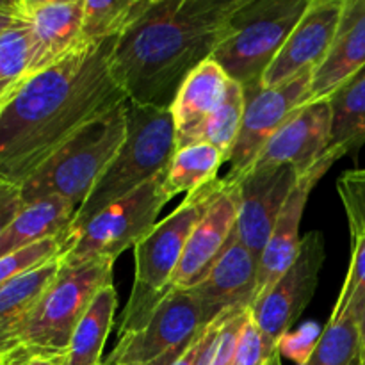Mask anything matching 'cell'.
Masks as SVG:
<instances>
[{
	"label": "cell",
	"mask_w": 365,
	"mask_h": 365,
	"mask_svg": "<svg viewBox=\"0 0 365 365\" xmlns=\"http://www.w3.org/2000/svg\"><path fill=\"white\" fill-rule=\"evenodd\" d=\"M116 41L84 43L2 103L0 180L20 187L86 125L127 102L110 64Z\"/></svg>",
	"instance_id": "6da1fadb"
},
{
	"label": "cell",
	"mask_w": 365,
	"mask_h": 365,
	"mask_svg": "<svg viewBox=\"0 0 365 365\" xmlns=\"http://www.w3.org/2000/svg\"><path fill=\"white\" fill-rule=\"evenodd\" d=\"M242 0H153L118 38L114 77L128 102L170 109L178 88L210 59Z\"/></svg>",
	"instance_id": "7a4b0ae2"
},
{
	"label": "cell",
	"mask_w": 365,
	"mask_h": 365,
	"mask_svg": "<svg viewBox=\"0 0 365 365\" xmlns=\"http://www.w3.org/2000/svg\"><path fill=\"white\" fill-rule=\"evenodd\" d=\"M225 187L227 178H217L212 184L187 195L170 216L159 221L134 246V287L121 317L120 337L139 330L170 294V282L192 230Z\"/></svg>",
	"instance_id": "3957f363"
},
{
	"label": "cell",
	"mask_w": 365,
	"mask_h": 365,
	"mask_svg": "<svg viewBox=\"0 0 365 365\" xmlns=\"http://www.w3.org/2000/svg\"><path fill=\"white\" fill-rule=\"evenodd\" d=\"M177 152V132L170 109L127 100V135L91 195L78 207L68 232L130 195L143 184L168 170Z\"/></svg>",
	"instance_id": "277c9868"
},
{
	"label": "cell",
	"mask_w": 365,
	"mask_h": 365,
	"mask_svg": "<svg viewBox=\"0 0 365 365\" xmlns=\"http://www.w3.org/2000/svg\"><path fill=\"white\" fill-rule=\"evenodd\" d=\"M127 135V102L96 118L57 150L20 185L24 205L43 198H63L78 207L88 200Z\"/></svg>",
	"instance_id": "5b68a950"
},
{
	"label": "cell",
	"mask_w": 365,
	"mask_h": 365,
	"mask_svg": "<svg viewBox=\"0 0 365 365\" xmlns=\"http://www.w3.org/2000/svg\"><path fill=\"white\" fill-rule=\"evenodd\" d=\"M113 266L114 260L109 259L81 264L61 260L59 273L11 335L9 348L18 346L61 359L96 292L113 284Z\"/></svg>",
	"instance_id": "8992f818"
},
{
	"label": "cell",
	"mask_w": 365,
	"mask_h": 365,
	"mask_svg": "<svg viewBox=\"0 0 365 365\" xmlns=\"http://www.w3.org/2000/svg\"><path fill=\"white\" fill-rule=\"evenodd\" d=\"M310 0H242L212 59L239 86H252L278 56Z\"/></svg>",
	"instance_id": "52a82bcc"
},
{
	"label": "cell",
	"mask_w": 365,
	"mask_h": 365,
	"mask_svg": "<svg viewBox=\"0 0 365 365\" xmlns=\"http://www.w3.org/2000/svg\"><path fill=\"white\" fill-rule=\"evenodd\" d=\"M170 200L166 171H163L130 195L100 210L82 227L66 232L61 260L66 264L95 259L116 260L155 227L160 210Z\"/></svg>",
	"instance_id": "ba28073f"
},
{
	"label": "cell",
	"mask_w": 365,
	"mask_h": 365,
	"mask_svg": "<svg viewBox=\"0 0 365 365\" xmlns=\"http://www.w3.org/2000/svg\"><path fill=\"white\" fill-rule=\"evenodd\" d=\"M207 327L189 291L170 292L139 330L118 339L102 365H173Z\"/></svg>",
	"instance_id": "9c48e42d"
},
{
	"label": "cell",
	"mask_w": 365,
	"mask_h": 365,
	"mask_svg": "<svg viewBox=\"0 0 365 365\" xmlns=\"http://www.w3.org/2000/svg\"><path fill=\"white\" fill-rule=\"evenodd\" d=\"M312 73L303 71L292 81L273 88H264L260 82L245 86V113L232 155L230 170L225 178L237 182L248 173L262 153L269 139L298 113L312 102Z\"/></svg>",
	"instance_id": "30bf717a"
},
{
	"label": "cell",
	"mask_w": 365,
	"mask_h": 365,
	"mask_svg": "<svg viewBox=\"0 0 365 365\" xmlns=\"http://www.w3.org/2000/svg\"><path fill=\"white\" fill-rule=\"evenodd\" d=\"M324 260V235L321 232L305 234L291 267L252 307V314L269 353L278 351V341L292 330L312 302Z\"/></svg>",
	"instance_id": "8fae6325"
},
{
	"label": "cell",
	"mask_w": 365,
	"mask_h": 365,
	"mask_svg": "<svg viewBox=\"0 0 365 365\" xmlns=\"http://www.w3.org/2000/svg\"><path fill=\"white\" fill-rule=\"evenodd\" d=\"M346 155V150L341 146H330L323 159L317 160L309 171L298 175L294 187L289 192L284 207L277 217L273 232L269 235L266 248L259 260V278H257V291H255V305L271 287L274 282L291 267L294 262L296 255L302 246V235H299V227H302L303 212H305L307 202L316 187L317 182L328 173L331 166L339 159ZM252 305V307H253Z\"/></svg>",
	"instance_id": "7c38bea8"
},
{
	"label": "cell",
	"mask_w": 365,
	"mask_h": 365,
	"mask_svg": "<svg viewBox=\"0 0 365 365\" xmlns=\"http://www.w3.org/2000/svg\"><path fill=\"white\" fill-rule=\"evenodd\" d=\"M259 259L246 248L234 230L227 248L205 277L187 289L202 312L203 323L210 324L223 314L252 309L255 302Z\"/></svg>",
	"instance_id": "4fadbf2b"
},
{
	"label": "cell",
	"mask_w": 365,
	"mask_h": 365,
	"mask_svg": "<svg viewBox=\"0 0 365 365\" xmlns=\"http://www.w3.org/2000/svg\"><path fill=\"white\" fill-rule=\"evenodd\" d=\"M342 7L344 0H310L260 84L273 88L292 81L303 71L316 70L334 43Z\"/></svg>",
	"instance_id": "5bb4252c"
},
{
	"label": "cell",
	"mask_w": 365,
	"mask_h": 365,
	"mask_svg": "<svg viewBox=\"0 0 365 365\" xmlns=\"http://www.w3.org/2000/svg\"><path fill=\"white\" fill-rule=\"evenodd\" d=\"M298 180L292 168H253L237 180V232L242 245L260 260L277 217Z\"/></svg>",
	"instance_id": "9a60e30c"
},
{
	"label": "cell",
	"mask_w": 365,
	"mask_h": 365,
	"mask_svg": "<svg viewBox=\"0 0 365 365\" xmlns=\"http://www.w3.org/2000/svg\"><path fill=\"white\" fill-rule=\"evenodd\" d=\"M331 128L330 100L307 103L269 139L253 168L287 166L298 175L305 173L330 150Z\"/></svg>",
	"instance_id": "2e32d148"
},
{
	"label": "cell",
	"mask_w": 365,
	"mask_h": 365,
	"mask_svg": "<svg viewBox=\"0 0 365 365\" xmlns=\"http://www.w3.org/2000/svg\"><path fill=\"white\" fill-rule=\"evenodd\" d=\"M34 46L32 75L59 63L82 46L84 0H16Z\"/></svg>",
	"instance_id": "e0dca14e"
},
{
	"label": "cell",
	"mask_w": 365,
	"mask_h": 365,
	"mask_svg": "<svg viewBox=\"0 0 365 365\" xmlns=\"http://www.w3.org/2000/svg\"><path fill=\"white\" fill-rule=\"evenodd\" d=\"M237 182L227 178V187L221 191L216 202L192 230L177 271L170 282V292L187 291L205 277L234 234L237 225Z\"/></svg>",
	"instance_id": "ac0fdd59"
},
{
	"label": "cell",
	"mask_w": 365,
	"mask_h": 365,
	"mask_svg": "<svg viewBox=\"0 0 365 365\" xmlns=\"http://www.w3.org/2000/svg\"><path fill=\"white\" fill-rule=\"evenodd\" d=\"M365 70V0H344L337 34L312 73V102L331 100Z\"/></svg>",
	"instance_id": "d6986e66"
},
{
	"label": "cell",
	"mask_w": 365,
	"mask_h": 365,
	"mask_svg": "<svg viewBox=\"0 0 365 365\" xmlns=\"http://www.w3.org/2000/svg\"><path fill=\"white\" fill-rule=\"evenodd\" d=\"M232 78L210 57L187 75L178 88L170 110L177 132V150L192 145L196 134L221 106Z\"/></svg>",
	"instance_id": "ffe728a7"
},
{
	"label": "cell",
	"mask_w": 365,
	"mask_h": 365,
	"mask_svg": "<svg viewBox=\"0 0 365 365\" xmlns=\"http://www.w3.org/2000/svg\"><path fill=\"white\" fill-rule=\"evenodd\" d=\"M77 207L63 198H43L24 205L9 227L0 234V259L43 239L66 234Z\"/></svg>",
	"instance_id": "44dd1931"
},
{
	"label": "cell",
	"mask_w": 365,
	"mask_h": 365,
	"mask_svg": "<svg viewBox=\"0 0 365 365\" xmlns=\"http://www.w3.org/2000/svg\"><path fill=\"white\" fill-rule=\"evenodd\" d=\"M118 294L113 284L96 292L88 310L78 321L61 365H102V353L116 314Z\"/></svg>",
	"instance_id": "7402d4cb"
},
{
	"label": "cell",
	"mask_w": 365,
	"mask_h": 365,
	"mask_svg": "<svg viewBox=\"0 0 365 365\" xmlns=\"http://www.w3.org/2000/svg\"><path fill=\"white\" fill-rule=\"evenodd\" d=\"M59 267L61 255L20 274L0 289V355L9 348L13 331L48 289Z\"/></svg>",
	"instance_id": "603a6c76"
},
{
	"label": "cell",
	"mask_w": 365,
	"mask_h": 365,
	"mask_svg": "<svg viewBox=\"0 0 365 365\" xmlns=\"http://www.w3.org/2000/svg\"><path fill=\"white\" fill-rule=\"evenodd\" d=\"M227 163L220 150L207 143L182 146L166 170V191L171 200L180 192L192 195L217 180V171Z\"/></svg>",
	"instance_id": "cb8c5ba5"
},
{
	"label": "cell",
	"mask_w": 365,
	"mask_h": 365,
	"mask_svg": "<svg viewBox=\"0 0 365 365\" xmlns=\"http://www.w3.org/2000/svg\"><path fill=\"white\" fill-rule=\"evenodd\" d=\"M152 4L153 0H84L82 43L120 38Z\"/></svg>",
	"instance_id": "d4e9b609"
},
{
	"label": "cell",
	"mask_w": 365,
	"mask_h": 365,
	"mask_svg": "<svg viewBox=\"0 0 365 365\" xmlns=\"http://www.w3.org/2000/svg\"><path fill=\"white\" fill-rule=\"evenodd\" d=\"M334 110L331 146H341L346 153L359 150L365 143V73L330 100Z\"/></svg>",
	"instance_id": "484cf974"
},
{
	"label": "cell",
	"mask_w": 365,
	"mask_h": 365,
	"mask_svg": "<svg viewBox=\"0 0 365 365\" xmlns=\"http://www.w3.org/2000/svg\"><path fill=\"white\" fill-rule=\"evenodd\" d=\"M34 46L31 32L21 20L0 38V102H6L29 77H32Z\"/></svg>",
	"instance_id": "4316f807"
},
{
	"label": "cell",
	"mask_w": 365,
	"mask_h": 365,
	"mask_svg": "<svg viewBox=\"0 0 365 365\" xmlns=\"http://www.w3.org/2000/svg\"><path fill=\"white\" fill-rule=\"evenodd\" d=\"M360 335L346 314L334 310L316 351L305 365H364Z\"/></svg>",
	"instance_id": "83f0119b"
},
{
	"label": "cell",
	"mask_w": 365,
	"mask_h": 365,
	"mask_svg": "<svg viewBox=\"0 0 365 365\" xmlns=\"http://www.w3.org/2000/svg\"><path fill=\"white\" fill-rule=\"evenodd\" d=\"M242 113H245V91L242 86L232 81L221 106L214 110L212 116L203 123L196 134L195 143H207L220 150L221 155L228 163L237 141L239 128H241ZM192 143V145H195Z\"/></svg>",
	"instance_id": "f1b7e54d"
},
{
	"label": "cell",
	"mask_w": 365,
	"mask_h": 365,
	"mask_svg": "<svg viewBox=\"0 0 365 365\" xmlns=\"http://www.w3.org/2000/svg\"><path fill=\"white\" fill-rule=\"evenodd\" d=\"M355 324L365 356V235L351 237V260L335 309Z\"/></svg>",
	"instance_id": "f546056e"
},
{
	"label": "cell",
	"mask_w": 365,
	"mask_h": 365,
	"mask_svg": "<svg viewBox=\"0 0 365 365\" xmlns=\"http://www.w3.org/2000/svg\"><path fill=\"white\" fill-rule=\"evenodd\" d=\"M64 246V234L56 235V237L43 239V241L34 242L20 252L7 255L0 259V289L18 278L20 274L56 259L63 253Z\"/></svg>",
	"instance_id": "4dcf8cb0"
},
{
	"label": "cell",
	"mask_w": 365,
	"mask_h": 365,
	"mask_svg": "<svg viewBox=\"0 0 365 365\" xmlns=\"http://www.w3.org/2000/svg\"><path fill=\"white\" fill-rule=\"evenodd\" d=\"M337 191L348 216L351 237L365 235V168L346 171L337 180Z\"/></svg>",
	"instance_id": "1f68e13d"
},
{
	"label": "cell",
	"mask_w": 365,
	"mask_h": 365,
	"mask_svg": "<svg viewBox=\"0 0 365 365\" xmlns=\"http://www.w3.org/2000/svg\"><path fill=\"white\" fill-rule=\"evenodd\" d=\"M324 327H321L316 321H307V323L299 324L296 330L287 331L278 341V353L284 359L291 360L294 365H305L316 351Z\"/></svg>",
	"instance_id": "d6a6232c"
},
{
	"label": "cell",
	"mask_w": 365,
	"mask_h": 365,
	"mask_svg": "<svg viewBox=\"0 0 365 365\" xmlns=\"http://www.w3.org/2000/svg\"><path fill=\"white\" fill-rule=\"evenodd\" d=\"M271 355L273 353L266 349L262 334H260L252 309H250L246 312L245 321H242L241 330H239L237 342H235L234 365H266Z\"/></svg>",
	"instance_id": "836d02e7"
},
{
	"label": "cell",
	"mask_w": 365,
	"mask_h": 365,
	"mask_svg": "<svg viewBox=\"0 0 365 365\" xmlns=\"http://www.w3.org/2000/svg\"><path fill=\"white\" fill-rule=\"evenodd\" d=\"M24 209L20 187L0 180V234L11 225V221Z\"/></svg>",
	"instance_id": "e575fe53"
},
{
	"label": "cell",
	"mask_w": 365,
	"mask_h": 365,
	"mask_svg": "<svg viewBox=\"0 0 365 365\" xmlns=\"http://www.w3.org/2000/svg\"><path fill=\"white\" fill-rule=\"evenodd\" d=\"M0 365H61L59 356L39 355L24 348H9L0 355Z\"/></svg>",
	"instance_id": "d590c367"
},
{
	"label": "cell",
	"mask_w": 365,
	"mask_h": 365,
	"mask_svg": "<svg viewBox=\"0 0 365 365\" xmlns=\"http://www.w3.org/2000/svg\"><path fill=\"white\" fill-rule=\"evenodd\" d=\"M18 21H20V16H18L16 0L14 2H0V38L9 29H13Z\"/></svg>",
	"instance_id": "8d00e7d4"
},
{
	"label": "cell",
	"mask_w": 365,
	"mask_h": 365,
	"mask_svg": "<svg viewBox=\"0 0 365 365\" xmlns=\"http://www.w3.org/2000/svg\"><path fill=\"white\" fill-rule=\"evenodd\" d=\"M205 331V330H203ZM203 331L198 335V337L192 341V344L182 353L180 359L177 360L173 365H198V356H200V349H202V339H203Z\"/></svg>",
	"instance_id": "74e56055"
},
{
	"label": "cell",
	"mask_w": 365,
	"mask_h": 365,
	"mask_svg": "<svg viewBox=\"0 0 365 365\" xmlns=\"http://www.w3.org/2000/svg\"><path fill=\"white\" fill-rule=\"evenodd\" d=\"M266 365H282V356H280V353H273V355H271V359L267 360V364Z\"/></svg>",
	"instance_id": "f35d334b"
},
{
	"label": "cell",
	"mask_w": 365,
	"mask_h": 365,
	"mask_svg": "<svg viewBox=\"0 0 365 365\" xmlns=\"http://www.w3.org/2000/svg\"><path fill=\"white\" fill-rule=\"evenodd\" d=\"M0 110H2V102H0Z\"/></svg>",
	"instance_id": "ab89813d"
},
{
	"label": "cell",
	"mask_w": 365,
	"mask_h": 365,
	"mask_svg": "<svg viewBox=\"0 0 365 365\" xmlns=\"http://www.w3.org/2000/svg\"><path fill=\"white\" fill-rule=\"evenodd\" d=\"M362 73H365V70H364V71H362Z\"/></svg>",
	"instance_id": "60d3db41"
},
{
	"label": "cell",
	"mask_w": 365,
	"mask_h": 365,
	"mask_svg": "<svg viewBox=\"0 0 365 365\" xmlns=\"http://www.w3.org/2000/svg\"><path fill=\"white\" fill-rule=\"evenodd\" d=\"M364 365H365V362H364Z\"/></svg>",
	"instance_id": "b9f144b4"
}]
</instances>
